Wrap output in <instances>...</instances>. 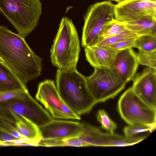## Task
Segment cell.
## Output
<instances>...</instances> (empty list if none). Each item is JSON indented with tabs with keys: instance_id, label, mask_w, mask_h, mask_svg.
<instances>
[{
	"instance_id": "10",
	"label": "cell",
	"mask_w": 156,
	"mask_h": 156,
	"mask_svg": "<svg viewBox=\"0 0 156 156\" xmlns=\"http://www.w3.org/2000/svg\"><path fill=\"white\" fill-rule=\"evenodd\" d=\"M82 123L83 132L79 137L91 146H128L141 142L147 136L143 135L127 137L114 132H103L98 128L87 123Z\"/></svg>"
},
{
	"instance_id": "13",
	"label": "cell",
	"mask_w": 156,
	"mask_h": 156,
	"mask_svg": "<svg viewBox=\"0 0 156 156\" xmlns=\"http://www.w3.org/2000/svg\"><path fill=\"white\" fill-rule=\"evenodd\" d=\"M39 128L41 140H66L79 137L83 131L82 123L54 119Z\"/></svg>"
},
{
	"instance_id": "27",
	"label": "cell",
	"mask_w": 156,
	"mask_h": 156,
	"mask_svg": "<svg viewBox=\"0 0 156 156\" xmlns=\"http://www.w3.org/2000/svg\"><path fill=\"white\" fill-rule=\"evenodd\" d=\"M135 38L124 40L108 46H105L117 51L134 48V41Z\"/></svg>"
},
{
	"instance_id": "17",
	"label": "cell",
	"mask_w": 156,
	"mask_h": 156,
	"mask_svg": "<svg viewBox=\"0 0 156 156\" xmlns=\"http://www.w3.org/2000/svg\"><path fill=\"white\" fill-rule=\"evenodd\" d=\"M26 88L25 84L0 62V93Z\"/></svg>"
},
{
	"instance_id": "8",
	"label": "cell",
	"mask_w": 156,
	"mask_h": 156,
	"mask_svg": "<svg viewBox=\"0 0 156 156\" xmlns=\"http://www.w3.org/2000/svg\"><path fill=\"white\" fill-rule=\"evenodd\" d=\"M93 73L85 77L87 88L98 103L104 102L115 97L126 83L111 68H94Z\"/></svg>"
},
{
	"instance_id": "2",
	"label": "cell",
	"mask_w": 156,
	"mask_h": 156,
	"mask_svg": "<svg viewBox=\"0 0 156 156\" xmlns=\"http://www.w3.org/2000/svg\"><path fill=\"white\" fill-rule=\"evenodd\" d=\"M56 80V87L62 98L78 115L89 112L97 103L87 88L85 77L76 69H58Z\"/></svg>"
},
{
	"instance_id": "32",
	"label": "cell",
	"mask_w": 156,
	"mask_h": 156,
	"mask_svg": "<svg viewBox=\"0 0 156 156\" xmlns=\"http://www.w3.org/2000/svg\"><path fill=\"white\" fill-rule=\"evenodd\" d=\"M151 0L156 2V0Z\"/></svg>"
},
{
	"instance_id": "15",
	"label": "cell",
	"mask_w": 156,
	"mask_h": 156,
	"mask_svg": "<svg viewBox=\"0 0 156 156\" xmlns=\"http://www.w3.org/2000/svg\"><path fill=\"white\" fill-rule=\"evenodd\" d=\"M87 60L94 68H111L118 51L95 44L84 48Z\"/></svg>"
},
{
	"instance_id": "19",
	"label": "cell",
	"mask_w": 156,
	"mask_h": 156,
	"mask_svg": "<svg viewBox=\"0 0 156 156\" xmlns=\"http://www.w3.org/2000/svg\"><path fill=\"white\" fill-rule=\"evenodd\" d=\"M127 30L124 22L119 21L115 19L105 26L100 41L103 39L122 33Z\"/></svg>"
},
{
	"instance_id": "33",
	"label": "cell",
	"mask_w": 156,
	"mask_h": 156,
	"mask_svg": "<svg viewBox=\"0 0 156 156\" xmlns=\"http://www.w3.org/2000/svg\"><path fill=\"white\" fill-rule=\"evenodd\" d=\"M1 12L0 11V13Z\"/></svg>"
},
{
	"instance_id": "4",
	"label": "cell",
	"mask_w": 156,
	"mask_h": 156,
	"mask_svg": "<svg viewBox=\"0 0 156 156\" xmlns=\"http://www.w3.org/2000/svg\"><path fill=\"white\" fill-rule=\"evenodd\" d=\"M0 11L25 38L37 25L42 4L40 0H0Z\"/></svg>"
},
{
	"instance_id": "23",
	"label": "cell",
	"mask_w": 156,
	"mask_h": 156,
	"mask_svg": "<svg viewBox=\"0 0 156 156\" xmlns=\"http://www.w3.org/2000/svg\"><path fill=\"white\" fill-rule=\"evenodd\" d=\"M136 36L127 29L122 33L102 39L96 44L101 46H108L124 40L134 38Z\"/></svg>"
},
{
	"instance_id": "12",
	"label": "cell",
	"mask_w": 156,
	"mask_h": 156,
	"mask_svg": "<svg viewBox=\"0 0 156 156\" xmlns=\"http://www.w3.org/2000/svg\"><path fill=\"white\" fill-rule=\"evenodd\" d=\"M132 89L143 101L156 109V69L148 67L135 75Z\"/></svg>"
},
{
	"instance_id": "26",
	"label": "cell",
	"mask_w": 156,
	"mask_h": 156,
	"mask_svg": "<svg viewBox=\"0 0 156 156\" xmlns=\"http://www.w3.org/2000/svg\"><path fill=\"white\" fill-rule=\"evenodd\" d=\"M28 92L26 88L0 93V103L21 97Z\"/></svg>"
},
{
	"instance_id": "25",
	"label": "cell",
	"mask_w": 156,
	"mask_h": 156,
	"mask_svg": "<svg viewBox=\"0 0 156 156\" xmlns=\"http://www.w3.org/2000/svg\"><path fill=\"white\" fill-rule=\"evenodd\" d=\"M0 129L18 139L30 140L22 136L16 130L15 124L1 118H0Z\"/></svg>"
},
{
	"instance_id": "28",
	"label": "cell",
	"mask_w": 156,
	"mask_h": 156,
	"mask_svg": "<svg viewBox=\"0 0 156 156\" xmlns=\"http://www.w3.org/2000/svg\"><path fill=\"white\" fill-rule=\"evenodd\" d=\"M63 146L89 147L91 146L79 137H74L63 140Z\"/></svg>"
},
{
	"instance_id": "6",
	"label": "cell",
	"mask_w": 156,
	"mask_h": 156,
	"mask_svg": "<svg viewBox=\"0 0 156 156\" xmlns=\"http://www.w3.org/2000/svg\"><path fill=\"white\" fill-rule=\"evenodd\" d=\"M115 4L110 1L98 2L90 5L84 16L81 41L85 48L96 44L108 23L115 19Z\"/></svg>"
},
{
	"instance_id": "3",
	"label": "cell",
	"mask_w": 156,
	"mask_h": 156,
	"mask_svg": "<svg viewBox=\"0 0 156 156\" xmlns=\"http://www.w3.org/2000/svg\"><path fill=\"white\" fill-rule=\"evenodd\" d=\"M80 44L72 20L63 17L51 49L52 64L60 69H76L80 51Z\"/></svg>"
},
{
	"instance_id": "14",
	"label": "cell",
	"mask_w": 156,
	"mask_h": 156,
	"mask_svg": "<svg viewBox=\"0 0 156 156\" xmlns=\"http://www.w3.org/2000/svg\"><path fill=\"white\" fill-rule=\"evenodd\" d=\"M139 65L136 53L128 48L117 52L111 68L126 83L133 79Z\"/></svg>"
},
{
	"instance_id": "9",
	"label": "cell",
	"mask_w": 156,
	"mask_h": 156,
	"mask_svg": "<svg viewBox=\"0 0 156 156\" xmlns=\"http://www.w3.org/2000/svg\"><path fill=\"white\" fill-rule=\"evenodd\" d=\"M36 98L49 111L54 118L80 119L79 115L64 101L53 80H46L39 84Z\"/></svg>"
},
{
	"instance_id": "5",
	"label": "cell",
	"mask_w": 156,
	"mask_h": 156,
	"mask_svg": "<svg viewBox=\"0 0 156 156\" xmlns=\"http://www.w3.org/2000/svg\"><path fill=\"white\" fill-rule=\"evenodd\" d=\"M23 117L38 127L53 119L29 92L21 97L0 103V118L15 124Z\"/></svg>"
},
{
	"instance_id": "34",
	"label": "cell",
	"mask_w": 156,
	"mask_h": 156,
	"mask_svg": "<svg viewBox=\"0 0 156 156\" xmlns=\"http://www.w3.org/2000/svg\"></svg>"
},
{
	"instance_id": "30",
	"label": "cell",
	"mask_w": 156,
	"mask_h": 156,
	"mask_svg": "<svg viewBox=\"0 0 156 156\" xmlns=\"http://www.w3.org/2000/svg\"><path fill=\"white\" fill-rule=\"evenodd\" d=\"M109 1H115V2H120L123 0H109Z\"/></svg>"
},
{
	"instance_id": "20",
	"label": "cell",
	"mask_w": 156,
	"mask_h": 156,
	"mask_svg": "<svg viewBox=\"0 0 156 156\" xmlns=\"http://www.w3.org/2000/svg\"><path fill=\"white\" fill-rule=\"evenodd\" d=\"M134 48L138 50L151 51L156 50V36L143 35L137 36L134 39Z\"/></svg>"
},
{
	"instance_id": "22",
	"label": "cell",
	"mask_w": 156,
	"mask_h": 156,
	"mask_svg": "<svg viewBox=\"0 0 156 156\" xmlns=\"http://www.w3.org/2000/svg\"><path fill=\"white\" fill-rule=\"evenodd\" d=\"M96 118L101 124V127L107 132H114L117 128V124L111 119L104 109L98 111Z\"/></svg>"
},
{
	"instance_id": "31",
	"label": "cell",
	"mask_w": 156,
	"mask_h": 156,
	"mask_svg": "<svg viewBox=\"0 0 156 156\" xmlns=\"http://www.w3.org/2000/svg\"><path fill=\"white\" fill-rule=\"evenodd\" d=\"M0 62L3 63L2 61V60H1V59L0 58Z\"/></svg>"
},
{
	"instance_id": "11",
	"label": "cell",
	"mask_w": 156,
	"mask_h": 156,
	"mask_svg": "<svg viewBox=\"0 0 156 156\" xmlns=\"http://www.w3.org/2000/svg\"><path fill=\"white\" fill-rule=\"evenodd\" d=\"M115 18L126 23L147 16H156V2L151 0H123L115 5Z\"/></svg>"
},
{
	"instance_id": "18",
	"label": "cell",
	"mask_w": 156,
	"mask_h": 156,
	"mask_svg": "<svg viewBox=\"0 0 156 156\" xmlns=\"http://www.w3.org/2000/svg\"><path fill=\"white\" fill-rule=\"evenodd\" d=\"M15 125L18 132L25 138L39 142L41 140L39 127L26 118L20 119Z\"/></svg>"
},
{
	"instance_id": "16",
	"label": "cell",
	"mask_w": 156,
	"mask_h": 156,
	"mask_svg": "<svg viewBox=\"0 0 156 156\" xmlns=\"http://www.w3.org/2000/svg\"><path fill=\"white\" fill-rule=\"evenodd\" d=\"M124 23L126 28L137 36H156V16H147L136 20Z\"/></svg>"
},
{
	"instance_id": "24",
	"label": "cell",
	"mask_w": 156,
	"mask_h": 156,
	"mask_svg": "<svg viewBox=\"0 0 156 156\" xmlns=\"http://www.w3.org/2000/svg\"><path fill=\"white\" fill-rule=\"evenodd\" d=\"M155 129L152 127L142 125H129L124 127L123 132L125 136L130 137L135 136L142 132L151 133Z\"/></svg>"
},
{
	"instance_id": "21",
	"label": "cell",
	"mask_w": 156,
	"mask_h": 156,
	"mask_svg": "<svg viewBox=\"0 0 156 156\" xmlns=\"http://www.w3.org/2000/svg\"><path fill=\"white\" fill-rule=\"evenodd\" d=\"M136 57L139 64L156 69V50L151 51L138 50Z\"/></svg>"
},
{
	"instance_id": "7",
	"label": "cell",
	"mask_w": 156,
	"mask_h": 156,
	"mask_svg": "<svg viewBox=\"0 0 156 156\" xmlns=\"http://www.w3.org/2000/svg\"><path fill=\"white\" fill-rule=\"evenodd\" d=\"M117 108L122 118L129 125H142L156 129V109L140 99L132 87L121 96Z\"/></svg>"
},
{
	"instance_id": "1",
	"label": "cell",
	"mask_w": 156,
	"mask_h": 156,
	"mask_svg": "<svg viewBox=\"0 0 156 156\" xmlns=\"http://www.w3.org/2000/svg\"><path fill=\"white\" fill-rule=\"evenodd\" d=\"M0 58L25 85L41 75L42 60L30 48L25 38L1 25Z\"/></svg>"
},
{
	"instance_id": "29",
	"label": "cell",
	"mask_w": 156,
	"mask_h": 156,
	"mask_svg": "<svg viewBox=\"0 0 156 156\" xmlns=\"http://www.w3.org/2000/svg\"><path fill=\"white\" fill-rule=\"evenodd\" d=\"M18 139L0 129V142L9 141Z\"/></svg>"
}]
</instances>
